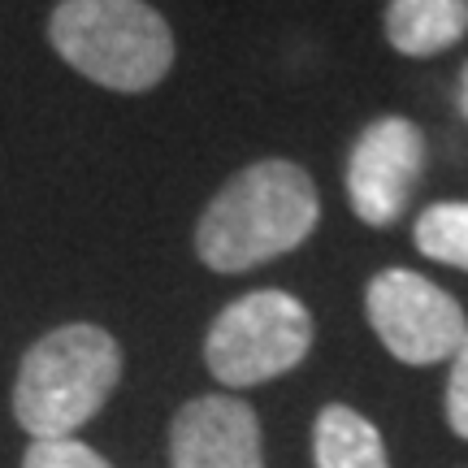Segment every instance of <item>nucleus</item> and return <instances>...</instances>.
Returning <instances> with one entry per match:
<instances>
[{
  "label": "nucleus",
  "mask_w": 468,
  "mask_h": 468,
  "mask_svg": "<svg viewBox=\"0 0 468 468\" xmlns=\"http://www.w3.org/2000/svg\"><path fill=\"white\" fill-rule=\"evenodd\" d=\"M321 200L295 161H256L239 169L196 221V256L213 273H248L317 230Z\"/></svg>",
  "instance_id": "nucleus-1"
},
{
  "label": "nucleus",
  "mask_w": 468,
  "mask_h": 468,
  "mask_svg": "<svg viewBox=\"0 0 468 468\" xmlns=\"http://www.w3.org/2000/svg\"><path fill=\"white\" fill-rule=\"evenodd\" d=\"M122 347L104 325L69 321L35 338L14 378V420L35 438H74L113 399Z\"/></svg>",
  "instance_id": "nucleus-2"
},
{
  "label": "nucleus",
  "mask_w": 468,
  "mask_h": 468,
  "mask_svg": "<svg viewBox=\"0 0 468 468\" xmlns=\"http://www.w3.org/2000/svg\"><path fill=\"white\" fill-rule=\"evenodd\" d=\"M48 39L69 69L109 91H148L174 66V31L148 0H61Z\"/></svg>",
  "instance_id": "nucleus-3"
},
{
  "label": "nucleus",
  "mask_w": 468,
  "mask_h": 468,
  "mask_svg": "<svg viewBox=\"0 0 468 468\" xmlns=\"http://www.w3.org/2000/svg\"><path fill=\"white\" fill-rule=\"evenodd\" d=\"M313 313L291 291H251L226 303L204 335V365L230 390L282 378L313 351Z\"/></svg>",
  "instance_id": "nucleus-4"
},
{
  "label": "nucleus",
  "mask_w": 468,
  "mask_h": 468,
  "mask_svg": "<svg viewBox=\"0 0 468 468\" xmlns=\"http://www.w3.org/2000/svg\"><path fill=\"white\" fill-rule=\"evenodd\" d=\"M365 313L382 347L403 365H438L452 360L468 317L460 300L412 269H382L365 291Z\"/></svg>",
  "instance_id": "nucleus-5"
},
{
  "label": "nucleus",
  "mask_w": 468,
  "mask_h": 468,
  "mask_svg": "<svg viewBox=\"0 0 468 468\" xmlns=\"http://www.w3.org/2000/svg\"><path fill=\"white\" fill-rule=\"evenodd\" d=\"M425 174V134L408 117L368 122L347 156V200L365 226H395Z\"/></svg>",
  "instance_id": "nucleus-6"
},
{
  "label": "nucleus",
  "mask_w": 468,
  "mask_h": 468,
  "mask_svg": "<svg viewBox=\"0 0 468 468\" xmlns=\"http://www.w3.org/2000/svg\"><path fill=\"white\" fill-rule=\"evenodd\" d=\"M169 468H265L261 417L239 395H200L169 420Z\"/></svg>",
  "instance_id": "nucleus-7"
},
{
  "label": "nucleus",
  "mask_w": 468,
  "mask_h": 468,
  "mask_svg": "<svg viewBox=\"0 0 468 468\" xmlns=\"http://www.w3.org/2000/svg\"><path fill=\"white\" fill-rule=\"evenodd\" d=\"M468 35V0H390L386 39L403 57H438Z\"/></svg>",
  "instance_id": "nucleus-8"
},
{
  "label": "nucleus",
  "mask_w": 468,
  "mask_h": 468,
  "mask_svg": "<svg viewBox=\"0 0 468 468\" xmlns=\"http://www.w3.org/2000/svg\"><path fill=\"white\" fill-rule=\"evenodd\" d=\"M313 464L317 468H390L378 425L347 403H325L313 420Z\"/></svg>",
  "instance_id": "nucleus-9"
},
{
  "label": "nucleus",
  "mask_w": 468,
  "mask_h": 468,
  "mask_svg": "<svg viewBox=\"0 0 468 468\" xmlns=\"http://www.w3.org/2000/svg\"><path fill=\"white\" fill-rule=\"evenodd\" d=\"M412 239L420 256L468 273V200L430 204L412 226Z\"/></svg>",
  "instance_id": "nucleus-10"
},
{
  "label": "nucleus",
  "mask_w": 468,
  "mask_h": 468,
  "mask_svg": "<svg viewBox=\"0 0 468 468\" xmlns=\"http://www.w3.org/2000/svg\"><path fill=\"white\" fill-rule=\"evenodd\" d=\"M22 468H113L96 447H87L79 438H35Z\"/></svg>",
  "instance_id": "nucleus-11"
},
{
  "label": "nucleus",
  "mask_w": 468,
  "mask_h": 468,
  "mask_svg": "<svg viewBox=\"0 0 468 468\" xmlns=\"http://www.w3.org/2000/svg\"><path fill=\"white\" fill-rule=\"evenodd\" d=\"M447 425L455 438H468V335L452 356V378H447Z\"/></svg>",
  "instance_id": "nucleus-12"
},
{
  "label": "nucleus",
  "mask_w": 468,
  "mask_h": 468,
  "mask_svg": "<svg viewBox=\"0 0 468 468\" xmlns=\"http://www.w3.org/2000/svg\"><path fill=\"white\" fill-rule=\"evenodd\" d=\"M460 109L468 117V61H464V74H460Z\"/></svg>",
  "instance_id": "nucleus-13"
}]
</instances>
